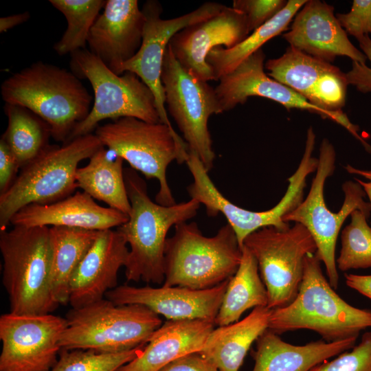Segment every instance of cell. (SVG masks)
<instances>
[{"instance_id":"1","label":"cell","mask_w":371,"mask_h":371,"mask_svg":"<svg viewBox=\"0 0 371 371\" xmlns=\"http://www.w3.org/2000/svg\"><path fill=\"white\" fill-rule=\"evenodd\" d=\"M124 180L131 207L128 221L116 230L130 247L126 278L163 284L167 234L172 226L195 216L201 204L192 199L169 206L153 201L145 181L131 168L124 169Z\"/></svg>"},{"instance_id":"2","label":"cell","mask_w":371,"mask_h":371,"mask_svg":"<svg viewBox=\"0 0 371 371\" xmlns=\"http://www.w3.org/2000/svg\"><path fill=\"white\" fill-rule=\"evenodd\" d=\"M5 103L27 108L49 126L52 138L66 143L89 115L93 98L71 71L38 61L6 78L1 85Z\"/></svg>"},{"instance_id":"3","label":"cell","mask_w":371,"mask_h":371,"mask_svg":"<svg viewBox=\"0 0 371 371\" xmlns=\"http://www.w3.org/2000/svg\"><path fill=\"white\" fill-rule=\"evenodd\" d=\"M371 328V310L344 300L323 275L315 254L304 260V274L295 299L288 306L271 309L268 329L280 335L306 329L326 342L358 338Z\"/></svg>"},{"instance_id":"4","label":"cell","mask_w":371,"mask_h":371,"mask_svg":"<svg viewBox=\"0 0 371 371\" xmlns=\"http://www.w3.org/2000/svg\"><path fill=\"white\" fill-rule=\"evenodd\" d=\"M243 248L229 224L205 236L196 222L175 226L164 248L163 286L203 290L231 278L242 258Z\"/></svg>"},{"instance_id":"5","label":"cell","mask_w":371,"mask_h":371,"mask_svg":"<svg viewBox=\"0 0 371 371\" xmlns=\"http://www.w3.org/2000/svg\"><path fill=\"white\" fill-rule=\"evenodd\" d=\"M2 282L10 312L52 313L58 306L50 284L52 240L49 227H21L0 230Z\"/></svg>"},{"instance_id":"6","label":"cell","mask_w":371,"mask_h":371,"mask_svg":"<svg viewBox=\"0 0 371 371\" xmlns=\"http://www.w3.org/2000/svg\"><path fill=\"white\" fill-rule=\"evenodd\" d=\"M103 146L93 133L61 146L49 144L20 169L12 186L0 194V230L7 229L12 216L28 205L52 203L73 194L78 188L75 175L79 163Z\"/></svg>"},{"instance_id":"7","label":"cell","mask_w":371,"mask_h":371,"mask_svg":"<svg viewBox=\"0 0 371 371\" xmlns=\"http://www.w3.org/2000/svg\"><path fill=\"white\" fill-rule=\"evenodd\" d=\"M61 350H91L118 353L145 346L162 325L159 315L139 304L117 305L106 298L66 315Z\"/></svg>"},{"instance_id":"8","label":"cell","mask_w":371,"mask_h":371,"mask_svg":"<svg viewBox=\"0 0 371 371\" xmlns=\"http://www.w3.org/2000/svg\"><path fill=\"white\" fill-rule=\"evenodd\" d=\"M95 135L104 146L113 150L133 170L147 179L158 181L155 201L169 206L176 203L167 181L166 170L172 161L186 163L187 144L175 131L162 123H152L125 117L98 126Z\"/></svg>"},{"instance_id":"9","label":"cell","mask_w":371,"mask_h":371,"mask_svg":"<svg viewBox=\"0 0 371 371\" xmlns=\"http://www.w3.org/2000/svg\"><path fill=\"white\" fill-rule=\"evenodd\" d=\"M70 55L71 71L80 80H89L94 99L89 115L75 126L67 142L92 133L106 119L132 117L161 122L155 96L137 75L131 71L115 74L86 48Z\"/></svg>"},{"instance_id":"10","label":"cell","mask_w":371,"mask_h":371,"mask_svg":"<svg viewBox=\"0 0 371 371\" xmlns=\"http://www.w3.org/2000/svg\"><path fill=\"white\" fill-rule=\"evenodd\" d=\"M318 165L307 196L284 221L303 225L311 233L317 247L315 255L325 266L328 282L336 289L339 274L335 260L336 243L340 229L355 210H359L368 217L371 205L364 200L366 193L357 182L346 181L342 185L344 199L337 212L330 211L324 200V185L335 170L336 152L327 139L322 141Z\"/></svg>"},{"instance_id":"11","label":"cell","mask_w":371,"mask_h":371,"mask_svg":"<svg viewBox=\"0 0 371 371\" xmlns=\"http://www.w3.org/2000/svg\"><path fill=\"white\" fill-rule=\"evenodd\" d=\"M243 246L257 261L267 290V307L290 304L299 291L305 258L317 251L308 230L298 223L286 229L265 227L247 236Z\"/></svg>"},{"instance_id":"12","label":"cell","mask_w":371,"mask_h":371,"mask_svg":"<svg viewBox=\"0 0 371 371\" xmlns=\"http://www.w3.org/2000/svg\"><path fill=\"white\" fill-rule=\"evenodd\" d=\"M161 82L167 112L172 117L187 144L209 172L216 157L208 128L212 115L223 113L215 89L186 71L175 57L168 44L166 50Z\"/></svg>"},{"instance_id":"13","label":"cell","mask_w":371,"mask_h":371,"mask_svg":"<svg viewBox=\"0 0 371 371\" xmlns=\"http://www.w3.org/2000/svg\"><path fill=\"white\" fill-rule=\"evenodd\" d=\"M66 318L52 313L0 317V371H49L58 360Z\"/></svg>"},{"instance_id":"14","label":"cell","mask_w":371,"mask_h":371,"mask_svg":"<svg viewBox=\"0 0 371 371\" xmlns=\"http://www.w3.org/2000/svg\"><path fill=\"white\" fill-rule=\"evenodd\" d=\"M225 5L217 2H205L193 11L170 19H162L163 8L159 1H146L142 7L145 16L142 45L137 54L124 63L121 74L131 71L153 92L161 122L174 129L165 107V93L161 82V71L166 50L172 37L181 30L207 19L222 10Z\"/></svg>"},{"instance_id":"15","label":"cell","mask_w":371,"mask_h":371,"mask_svg":"<svg viewBox=\"0 0 371 371\" xmlns=\"http://www.w3.org/2000/svg\"><path fill=\"white\" fill-rule=\"evenodd\" d=\"M265 54L262 49L243 60L234 70L222 76L214 88L223 111L246 102L249 97L258 96L281 104L286 109L307 111L344 127L358 139L366 151L371 145L359 134V127L352 124L346 113H334L311 104L289 87L269 77L264 71Z\"/></svg>"},{"instance_id":"16","label":"cell","mask_w":371,"mask_h":371,"mask_svg":"<svg viewBox=\"0 0 371 371\" xmlns=\"http://www.w3.org/2000/svg\"><path fill=\"white\" fill-rule=\"evenodd\" d=\"M267 75L289 87L313 105L344 113L348 85L346 74L326 61L289 46L279 58L265 63Z\"/></svg>"},{"instance_id":"17","label":"cell","mask_w":371,"mask_h":371,"mask_svg":"<svg viewBox=\"0 0 371 371\" xmlns=\"http://www.w3.org/2000/svg\"><path fill=\"white\" fill-rule=\"evenodd\" d=\"M249 31L246 16L234 8L225 6L216 14L176 33L169 45L181 65L196 78L214 80L206 59L214 47L231 49L243 42Z\"/></svg>"},{"instance_id":"18","label":"cell","mask_w":371,"mask_h":371,"mask_svg":"<svg viewBox=\"0 0 371 371\" xmlns=\"http://www.w3.org/2000/svg\"><path fill=\"white\" fill-rule=\"evenodd\" d=\"M229 280L203 290L163 285L161 287L118 285L109 291L105 297L117 305L144 306L168 320L207 319L214 322Z\"/></svg>"},{"instance_id":"19","label":"cell","mask_w":371,"mask_h":371,"mask_svg":"<svg viewBox=\"0 0 371 371\" xmlns=\"http://www.w3.org/2000/svg\"><path fill=\"white\" fill-rule=\"evenodd\" d=\"M144 23L137 0H107L89 32V50L113 72L122 75V65L142 45Z\"/></svg>"},{"instance_id":"20","label":"cell","mask_w":371,"mask_h":371,"mask_svg":"<svg viewBox=\"0 0 371 371\" xmlns=\"http://www.w3.org/2000/svg\"><path fill=\"white\" fill-rule=\"evenodd\" d=\"M283 37L292 47L330 63L339 56L362 64L367 60L350 41L335 16L334 7L320 0L307 1Z\"/></svg>"},{"instance_id":"21","label":"cell","mask_w":371,"mask_h":371,"mask_svg":"<svg viewBox=\"0 0 371 371\" xmlns=\"http://www.w3.org/2000/svg\"><path fill=\"white\" fill-rule=\"evenodd\" d=\"M128 253L126 242L116 229L98 231L70 281L69 303L72 308L102 300L117 286L118 271L125 267Z\"/></svg>"},{"instance_id":"22","label":"cell","mask_w":371,"mask_h":371,"mask_svg":"<svg viewBox=\"0 0 371 371\" xmlns=\"http://www.w3.org/2000/svg\"><path fill=\"white\" fill-rule=\"evenodd\" d=\"M128 219L127 214L109 207H102L85 192L76 191L52 203L31 204L23 207L12 216L10 225L101 231L117 227Z\"/></svg>"},{"instance_id":"23","label":"cell","mask_w":371,"mask_h":371,"mask_svg":"<svg viewBox=\"0 0 371 371\" xmlns=\"http://www.w3.org/2000/svg\"><path fill=\"white\" fill-rule=\"evenodd\" d=\"M214 324L207 319L168 320L151 335L142 354L117 371H159L179 357L198 352Z\"/></svg>"},{"instance_id":"24","label":"cell","mask_w":371,"mask_h":371,"mask_svg":"<svg viewBox=\"0 0 371 371\" xmlns=\"http://www.w3.org/2000/svg\"><path fill=\"white\" fill-rule=\"evenodd\" d=\"M357 339L351 338L335 342L320 339L305 345H293L283 341L278 334L267 328L256 340L252 371H310L330 358L353 348Z\"/></svg>"},{"instance_id":"25","label":"cell","mask_w":371,"mask_h":371,"mask_svg":"<svg viewBox=\"0 0 371 371\" xmlns=\"http://www.w3.org/2000/svg\"><path fill=\"white\" fill-rule=\"evenodd\" d=\"M271 309L258 306L240 321L214 328L198 352L219 371H238L252 344L268 328Z\"/></svg>"},{"instance_id":"26","label":"cell","mask_w":371,"mask_h":371,"mask_svg":"<svg viewBox=\"0 0 371 371\" xmlns=\"http://www.w3.org/2000/svg\"><path fill=\"white\" fill-rule=\"evenodd\" d=\"M89 159L87 165L78 167L76 172L78 188L128 216L131 207L124 180V159L104 146Z\"/></svg>"},{"instance_id":"27","label":"cell","mask_w":371,"mask_h":371,"mask_svg":"<svg viewBox=\"0 0 371 371\" xmlns=\"http://www.w3.org/2000/svg\"><path fill=\"white\" fill-rule=\"evenodd\" d=\"M52 240L50 284L58 304L69 303V284L98 231L67 227H49Z\"/></svg>"},{"instance_id":"28","label":"cell","mask_w":371,"mask_h":371,"mask_svg":"<svg viewBox=\"0 0 371 371\" xmlns=\"http://www.w3.org/2000/svg\"><path fill=\"white\" fill-rule=\"evenodd\" d=\"M267 304V290L260 277L257 261L243 246L240 265L229 280L214 323L218 326L234 323L247 310Z\"/></svg>"},{"instance_id":"29","label":"cell","mask_w":371,"mask_h":371,"mask_svg":"<svg viewBox=\"0 0 371 371\" xmlns=\"http://www.w3.org/2000/svg\"><path fill=\"white\" fill-rule=\"evenodd\" d=\"M306 0H289L286 6L275 16L254 31L243 42L231 49L214 47L208 54L207 62L212 68L214 80L230 73L243 60L272 38L288 29V26Z\"/></svg>"},{"instance_id":"30","label":"cell","mask_w":371,"mask_h":371,"mask_svg":"<svg viewBox=\"0 0 371 371\" xmlns=\"http://www.w3.org/2000/svg\"><path fill=\"white\" fill-rule=\"evenodd\" d=\"M8 126L1 135L14 155L20 168L38 157L49 145L51 130L40 117L26 107L5 103Z\"/></svg>"},{"instance_id":"31","label":"cell","mask_w":371,"mask_h":371,"mask_svg":"<svg viewBox=\"0 0 371 371\" xmlns=\"http://www.w3.org/2000/svg\"><path fill=\"white\" fill-rule=\"evenodd\" d=\"M106 1L50 0L49 2L65 17L67 26L54 45L60 56L85 49L89 32Z\"/></svg>"},{"instance_id":"32","label":"cell","mask_w":371,"mask_h":371,"mask_svg":"<svg viewBox=\"0 0 371 371\" xmlns=\"http://www.w3.org/2000/svg\"><path fill=\"white\" fill-rule=\"evenodd\" d=\"M350 222L341 231V248L336 260L341 271L371 268V227L368 216L359 210H355Z\"/></svg>"},{"instance_id":"33","label":"cell","mask_w":371,"mask_h":371,"mask_svg":"<svg viewBox=\"0 0 371 371\" xmlns=\"http://www.w3.org/2000/svg\"><path fill=\"white\" fill-rule=\"evenodd\" d=\"M145 346L118 353H101L91 350H61L49 371H117L139 357Z\"/></svg>"},{"instance_id":"34","label":"cell","mask_w":371,"mask_h":371,"mask_svg":"<svg viewBox=\"0 0 371 371\" xmlns=\"http://www.w3.org/2000/svg\"><path fill=\"white\" fill-rule=\"evenodd\" d=\"M310 371H371V331L364 333L360 342L351 349Z\"/></svg>"},{"instance_id":"35","label":"cell","mask_w":371,"mask_h":371,"mask_svg":"<svg viewBox=\"0 0 371 371\" xmlns=\"http://www.w3.org/2000/svg\"><path fill=\"white\" fill-rule=\"evenodd\" d=\"M284 0H234L232 8L245 14L249 32H253L279 13Z\"/></svg>"},{"instance_id":"36","label":"cell","mask_w":371,"mask_h":371,"mask_svg":"<svg viewBox=\"0 0 371 371\" xmlns=\"http://www.w3.org/2000/svg\"><path fill=\"white\" fill-rule=\"evenodd\" d=\"M336 17L345 32L358 38L371 34V0H354L348 13Z\"/></svg>"},{"instance_id":"37","label":"cell","mask_w":371,"mask_h":371,"mask_svg":"<svg viewBox=\"0 0 371 371\" xmlns=\"http://www.w3.org/2000/svg\"><path fill=\"white\" fill-rule=\"evenodd\" d=\"M361 52L370 62V67L366 64L352 61L351 69L346 73L348 85H351L360 92L371 93V38L368 35L357 38Z\"/></svg>"},{"instance_id":"38","label":"cell","mask_w":371,"mask_h":371,"mask_svg":"<svg viewBox=\"0 0 371 371\" xmlns=\"http://www.w3.org/2000/svg\"><path fill=\"white\" fill-rule=\"evenodd\" d=\"M20 166L3 137L0 139V194L6 192L16 179Z\"/></svg>"},{"instance_id":"39","label":"cell","mask_w":371,"mask_h":371,"mask_svg":"<svg viewBox=\"0 0 371 371\" xmlns=\"http://www.w3.org/2000/svg\"><path fill=\"white\" fill-rule=\"evenodd\" d=\"M159 371H219L199 352L188 354L170 362Z\"/></svg>"},{"instance_id":"40","label":"cell","mask_w":371,"mask_h":371,"mask_svg":"<svg viewBox=\"0 0 371 371\" xmlns=\"http://www.w3.org/2000/svg\"><path fill=\"white\" fill-rule=\"evenodd\" d=\"M346 285L371 300V275L346 273Z\"/></svg>"},{"instance_id":"41","label":"cell","mask_w":371,"mask_h":371,"mask_svg":"<svg viewBox=\"0 0 371 371\" xmlns=\"http://www.w3.org/2000/svg\"><path fill=\"white\" fill-rule=\"evenodd\" d=\"M345 170L350 174L357 175L367 179V181H365L361 179L355 178V181H357L362 187L366 195L368 196L370 200L369 203L371 205V169H359L348 164L346 166H345Z\"/></svg>"},{"instance_id":"42","label":"cell","mask_w":371,"mask_h":371,"mask_svg":"<svg viewBox=\"0 0 371 371\" xmlns=\"http://www.w3.org/2000/svg\"><path fill=\"white\" fill-rule=\"evenodd\" d=\"M30 18V14L28 12L1 17L0 19V32H5L11 28L27 21Z\"/></svg>"}]
</instances>
